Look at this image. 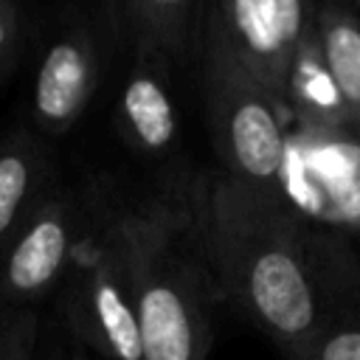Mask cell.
<instances>
[{
    "label": "cell",
    "mask_w": 360,
    "mask_h": 360,
    "mask_svg": "<svg viewBox=\"0 0 360 360\" xmlns=\"http://www.w3.org/2000/svg\"><path fill=\"white\" fill-rule=\"evenodd\" d=\"M188 228L219 301L259 326L281 357L292 354L321 323L309 264V225L278 197L222 169L194 191Z\"/></svg>",
    "instance_id": "obj_1"
},
{
    "label": "cell",
    "mask_w": 360,
    "mask_h": 360,
    "mask_svg": "<svg viewBox=\"0 0 360 360\" xmlns=\"http://www.w3.org/2000/svg\"><path fill=\"white\" fill-rule=\"evenodd\" d=\"M143 360H205L219 298L188 219L160 202L115 205Z\"/></svg>",
    "instance_id": "obj_2"
},
{
    "label": "cell",
    "mask_w": 360,
    "mask_h": 360,
    "mask_svg": "<svg viewBox=\"0 0 360 360\" xmlns=\"http://www.w3.org/2000/svg\"><path fill=\"white\" fill-rule=\"evenodd\" d=\"M59 309L84 349L104 360H143L115 205L82 202V228L62 278Z\"/></svg>",
    "instance_id": "obj_3"
},
{
    "label": "cell",
    "mask_w": 360,
    "mask_h": 360,
    "mask_svg": "<svg viewBox=\"0 0 360 360\" xmlns=\"http://www.w3.org/2000/svg\"><path fill=\"white\" fill-rule=\"evenodd\" d=\"M202 90L211 141L222 172L278 194V172L287 141V112L205 25Z\"/></svg>",
    "instance_id": "obj_4"
},
{
    "label": "cell",
    "mask_w": 360,
    "mask_h": 360,
    "mask_svg": "<svg viewBox=\"0 0 360 360\" xmlns=\"http://www.w3.org/2000/svg\"><path fill=\"white\" fill-rule=\"evenodd\" d=\"M278 197L312 228L360 233V132L287 121Z\"/></svg>",
    "instance_id": "obj_5"
},
{
    "label": "cell",
    "mask_w": 360,
    "mask_h": 360,
    "mask_svg": "<svg viewBox=\"0 0 360 360\" xmlns=\"http://www.w3.org/2000/svg\"><path fill=\"white\" fill-rule=\"evenodd\" d=\"M315 0H214L208 28L284 107L292 53L315 22Z\"/></svg>",
    "instance_id": "obj_6"
},
{
    "label": "cell",
    "mask_w": 360,
    "mask_h": 360,
    "mask_svg": "<svg viewBox=\"0 0 360 360\" xmlns=\"http://www.w3.org/2000/svg\"><path fill=\"white\" fill-rule=\"evenodd\" d=\"M79 228L82 202L65 188H48L6 242L0 264V298L6 307H34L62 284Z\"/></svg>",
    "instance_id": "obj_7"
},
{
    "label": "cell",
    "mask_w": 360,
    "mask_h": 360,
    "mask_svg": "<svg viewBox=\"0 0 360 360\" xmlns=\"http://www.w3.org/2000/svg\"><path fill=\"white\" fill-rule=\"evenodd\" d=\"M98 70V48L90 28L82 20L62 28L51 39L37 70L31 96L37 124L51 135L70 129L96 93Z\"/></svg>",
    "instance_id": "obj_8"
},
{
    "label": "cell",
    "mask_w": 360,
    "mask_h": 360,
    "mask_svg": "<svg viewBox=\"0 0 360 360\" xmlns=\"http://www.w3.org/2000/svg\"><path fill=\"white\" fill-rule=\"evenodd\" d=\"M200 0H104L115 42L129 59L177 62L191 39Z\"/></svg>",
    "instance_id": "obj_9"
},
{
    "label": "cell",
    "mask_w": 360,
    "mask_h": 360,
    "mask_svg": "<svg viewBox=\"0 0 360 360\" xmlns=\"http://www.w3.org/2000/svg\"><path fill=\"white\" fill-rule=\"evenodd\" d=\"M115 124L121 138L149 158L166 155L177 143V107L163 65L132 59L118 93Z\"/></svg>",
    "instance_id": "obj_10"
},
{
    "label": "cell",
    "mask_w": 360,
    "mask_h": 360,
    "mask_svg": "<svg viewBox=\"0 0 360 360\" xmlns=\"http://www.w3.org/2000/svg\"><path fill=\"white\" fill-rule=\"evenodd\" d=\"M284 112L287 121L304 127H321V129L352 127L343 98L326 68L315 25L304 34V39L292 53L284 82Z\"/></svg>",
    "instance_id": "obj_11"
},
{
    "label": "cell",
    "mask_w": 360,
    "mask_h": 360,
    "mask_svg": "<svg viewBox=\"0 0 360 360\" xmlns=\"http://www.w3.org/2000/svg\"><path fill=\"white\" fill-rule=\"evenodd\" d=\"M48 155L39 141L14 132L0 143V248L48 191Z\"/></svg>",
    "instance_id": "obj_12"
},
{
    "label": "cell",
    "mask_w": 360,
    "mask_h": 360,
    "mask_svg": "<svg viewBox=\"0 0 360 360\" xmlns=\"http://www.w3.org/2000/svg\"><path fill=\"white\" fill-rule=\"evenodd\" d=\"M312 25L349 121L360 132V17L343 3L326 0L315 6Z\"/></svg>",
    "instance_id": "obj_13"
},
{
    "label": "cell",
    "mask_w": 360,
    "mask_h": 360,
    "mask_svg": "<svg viewBox=\"0 0 360 360\" xmlns=\"http://www.w3.org/2000/svg\"><path fill=\"white\" fill-rule=\"evenodd\" d=\"M39 315L31 304L0 309V360H34Z\"/></svg>",
    "instance_id": "obj_14"
},
{
    "label": "cell",
    "mask_w": 360,
    "mask_h": 360,
    "mask_svg": "<svg viewBox=\"0 0 360 360\" xmlns=\"http://www.w3.org/2000/svg\"><path fill=\"white\" fill-rule=\"evenodd\" d=\"M22 34L20 0H0V76H6L17 59Z\"/></svg>",
    "instance_id": "obj_15"
},
{
    "label": "cell",
    "mask_w": 360,
    "mask_h": 360,
    "mask_svg": "<svg viewBox=\"0 0 360 360\" xmlns=\"http://www.w3.org/2000/svg\"><path fill=\"white\" fill-rule=\"evenodd\" d=\"M65 360H90V354H87V349H79V346H76V349H70V352H68V357H65Z\"/></svg>",
    "instance_id": "obj_16"
},
{
    "label": "cell",
    "mask_w": 360,
    "mask_h": 360,
    "mask_svg": "<svg viewBox=\"0 0 360 360\" xmlns=\"http://www.w3.org/2000/svg\"><path fill=\"white\" fill-rule=\"evenodd\" d=\"M42 360H65V357H62V352H59V349H56V346H53V343H51V346H48V352H45V357H42Z\"/></svg>",
    "instance_id": "obj_17"
},
{
    "label": "cell",
    "mask_w": 360,
    "mask_h": 360,
    "mask_svg": "<svg viewBox=\"0 0 360 360\" xmlns=\"http://www.w3.org/2000/svg\"><path fill=\"white\" fill-rule=\"evenodd\" d=\"M349 3H352V6H357V8H360V0H349Z\"/></svg>",
    "instance_id": "obj_18"
}]
</instances>
